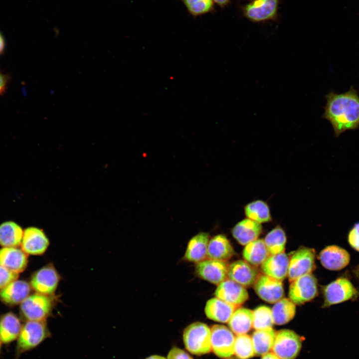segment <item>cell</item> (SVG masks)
I'll return each instance as SVG.
<instances>
[{
    "label": "cell",
    "instance_id": "obj_41",
    "mask_svg": "<svg viewBox=\"0 0 359 359\" xmlns=\"http://www.w3.org/2000/svg\"><path fill=\"white\" fill-rule=\"evenodd\" d=\"M261 359H280L273 353H268L262 356Z\"/></svg>",
    "mask_w": 359,
    "mask_h": 359
},
{
    "label": "cell",
    "instance_id": "obj_39",
    "mask_svg": "<svg viewBox=\"0 0 359 359\" xmlns=\"http://www.w3.org/2000/svg\"><path fill=\"white\" fill-rule=\"evenodd\" d=\"M8 81V76L0 72V95L5 92Z\"/></svg>",
    "mask_w": 359,
    "mask_h": 359
},
{
    "label": "cell",
    "instance_id": "obj_35",
    "mask_svg": "<svg viewBox=\"0 0 359 359\" xmlns=\"http://www.w3.org/2000/svg\"><path fill=\"white\" fill-rule=\"evenodd\" d=\"M188 11L193 16L201 15L211 11L212 0H182Z\"/></svg>",
    "mask_w": 359,
    "mask_h": 359
},
{
    "label": "cell",
    "instance_id": "obj_21",
    "mask_svg": "<svg viewBox=\"0 0 359 359\" xmlns=\"http://www.w3.org/2000/svg\"><path fill=\"white\" fill-rule=\"evenodd\" d=\"M30 292L28 283L15 280L0 290V299L4 303L14 305L21 303Z\"/></svg>",
    "mask_w": 359,
    "mask_h": 359
},
{
    "label": "cell",
    "instance_id": "obj_19",
    "mask_svg": "<svg viewBox=\"0 0 359 359\" xmlns=\"http://www.w3.org/2000/svg\"><path fill=\"white\" fill-rule=\"evenodd\" d=\"M27 256L25 252L16 247H3L0 249V265L19 273L27 266Z\"/></svg>",
    "mask_w": 359,
    "mask_h": 359
},
{
    "label": "cell",
    "instance_id": "obj_10",
    "mask_svg": "<svg viewBox=\"0 0 359 359\" xmlns=\"http://www.w3.org/2000/svg\"><path fill=\"white\" fill-rule=\"evenodd\" d=\"M278 5L279 0H253L243 7V12L251 21H265L275 18Z\"/></svg>",
    "mask_w": 359,
    "mask_h": 359
},
{
    "label": "cell",
    "instance_id": "obj_3",
    "mask_svg": "<svg viewBox=\"0 0 359 359\" xmlns=\"http://www.w3.org/2000/svg\"><path fill=\"white\" fill-rule=\"evenodd\" d=\"M183 340L186 349L193 355H204L211 350V331L204 323L195 322L188 325L184 330Z\"/></svg>",
    "mask_w": 359,
    "mask_h": 359
},
{
    "label": "cell",
    "instance_id": "obj_38",
    "mask_svg": "<svg viewBox=\"0 0 359 359\" xmlns=\"http://www.w3.org/2000/svg\"><path fill=\"white\" fill-rule=\"evenodd\" d=\"M167 359H193L184 351L177 347L173 348L169 353Z\"/></svg>",
    "mask_w": 359,
    "mask_h": 359
},
{
    "label": "cell",
    "instance_id": "obj_16",
    "mask_svg": "<svg viewBox=\"0 0 359 359\" xmlns=\"http://www.w3.org/2000/svg\"><path fill=\"white\" fill-rule=\"evenodd\" d=\"M49 240L43 231L35 227H29L23 231L21 243L22 250L26 254H42L47 249Z\"/></svg>",
    "mask_w": 359,
    "mask_h": 359
},
{
    "label": "cell",
    "instance_id": "obj_40",
    "mask_svg": "<svg viewBox=\"0 0 359 359\" xmlns=\"http://www.w3.org/2000/svg\"><path fill=\"white\" fill-rule=\"evenodd\" d=\"M6 46V42L5 38L0 31V55H1L4 51Z\"/></svg>",
    "mask_w": 359,
    "mask_h": 359
},
{
    "label": "cell",
    "instance_id": "obj_5",
    "mask_svg": "<svg viewBox=\"0 0 359 359\" xmlns=\"http://www.w3.org/2000/svg\"><path fill=\"white\" fill-rule=\"evenodd\" d=\"M53 305L51 297L37 293L28 296L21 303L20 308L27 321H45L50 315Z\"/></svg>",
    "mask_w": 359,
    "mask_h": 359
},
{
    "label": "cell",
    "instance_id": "obj_6",
    "mask_svg": "<svg viewBox=\"0 0 359 359\" xmlns=\"http://www.w3.org/2000/svg\"><path fill=\"white\" fill-rule=\"evenodd\" d=\"M301 347V338L292 330L284 329L276 333L271 350L280 359H295Z\"/></svg>",
    "mask_w": 359,
    "mask_h": 359
},
{
    "label": "cell",
    "instance_id": "obj_18",
    "mask_svg": "<svg viewBox=\"0 0 359 359\" xmlns=\"http://www.w3.org/2000/svg\"><path fill=\"white\" fill-rule=\"evenodd\" d=\"M289 259L284 252L269 255L261 264L265 275L282 281L288 275Z\"/></svg>",
    "mask_w": 359,
    "mask_h": 359
},
{
    "label": "cell",
    "instance_id": "obj_29",
    "mask_svg": "<svg viewBox=\"0 0 359 359\" xmlns=\"http://www.w3.org/2000/svg\"><path fill=\"white\" fill-rule=\"evenodd\" d=\"M275 336L276 332L272 328L254 332L251 339L255 355L263 356L268 353L272 349Z\"/></svg>",
    "mask_w": 359,
    "mask_h": 359
},
{
    "label": "cell",
    "instance_id": "obj_25",
    "mask_svg": "<svg viewBox=\"0 0 359 359\" xmlns=\"http://www.w3.org/2000/svg\"><path fill=\"white\" fill-rule=\"evenodd\" d=\"M234 254L233 248L224 235H216L209 240L207 254L209 259L225 261Z\"/></svg>",
    "mask_w": 359,
    "mask_h": 359
},
{
    "label": "cell",
    "instance_id": "obj_24",
    "mask_svg": "<svg viewBox=\"0 0 359 359\" xmlns=\"http://www.w3.org/2000/svg\"><path fill=\"white\" fill-rule=\"evenodd\" d=\"M22 325L19 318L11 312L0 318V342L8 344L17 339Z\"/></svg>",
    "mask_w": 359,
    "mask_h": 359
},
{
    "label": "cell",
    "instance_id": "obj_22",
    "mask_svg": "<svg viewBox=\"0 0 359 359\" xmlns=\"http://www.w3.org/2000/svg\"><path fill=\"white\" fill-rule=\"evenodd\" d=\"M236 308L237 306L235 305L215 297L207 301L204 311L206 317L209 319L223 323L229 321Z\"/></svg>",
    "mask_w": 359,
    "mask_h": 359
},
{
    "label": "cell",
    "instance_id": "obj_30",
    "mask_svg": "<svg viewBox=\"0 0 359 359\" xmlns=\"http://www.w3.org/2000/svg\"><path fill=\"white\" fill-rule=\"evenodd\" d=\"M271 313L274 324L278 325H284L294 317L296 306L290 299L282 298L274 305Z\"/></svg>",
    "mask_w": 359,
    "mask_h": 359
},
{
    "label": "cell",
    "instance_id": "obj_26",
    "mask_svg": "<svg viewBox=\"0 0 359 359\" xmlns=\"http://www.w3.org/2000/svg\"><path fill=\"white\" fill-rule=\"evenodd\" d=\"M253 321V311L240 308L234 311L228 323L230 330L237 336L248 332L252 327Z\"/></svg>",
    "mask_w": 359,
    "mask_h": 359
},
{
    "label": "cell",
    "instance_id": "obj_46",
    "mask_svg": "<svg viewBox=\"0 0 359 359\" xmlns=\"http://www.w3.org/2000/svg\"></svg>",
    "mask_w": 359,
    "mask_h": 359
},
{
    "label": "cell",
    "instance_id": "obj_9",
    "mask_svg": "<svg viewBox=\"0 0 359 359\" xmlns=\"http://www.w3.org/2000/svg\"><path fill=\"white\" fill-rule=\"evenodd\" d=\"M210 331L212 351L219 358H230L234 354L235 338L232 332L221 325H213Z\"/></svg>",
    "mask_w": 359,
    "mask_h": 359
},
{
    "label": "cell",
    "instance_id": "obj_12",
    "mask_svg": "<svg viewBox=\"0 0 359 359\" xmlns=\"http://www.w3.org/2000/svg\"><path fill=\"white\" fill-rule=\"evenodd\" d=\"M254 287L258 296L269 303H276L282 299L284 294L282 281L266 275L257 277Z\"/></svg>",
    "mask_w": 359,
    "mask_h": 359
},
{
    "label": "cell",
    "instance_id": "obj_23",
    "mask_svg": "<svg viewBox=\"0 0 359 359\" xmlns=\"http://www.w3.org/2000/svg\"><path fill=\"white\" fill-rule=\"evenodd\" d=\"M209 237L207 232H200L192 237L188 243L184 259L195 263L205 260L207 257Z\"/></svg>",
    "mask_w": 359,
    "mask_h": 359
},
{
    "label": "cell",
    "instance_id": "obj_34",
    "mask_svg": "<svg viewBox=\"0 0 359 359\" xmlns=\"http://www.w3.org/2000/svg\"><path fill=\"white\" fill-rule=\"evenodd\" d=\"M252 327L255 330H262L272 328L273 321L271 310L267 306H261L253 311Z\"/></svg>",
    "mask_w": 359,
    "mask_h": 359
},
{
    "label": "cell",
    "instance_id": "obj_28",
    "mask_svg": "<svg viewBox=\"0 0 359 359\" xmlns=\"http://www.w3.org/2000/svg\"><path fill=\"white\" fill-rule=\"evenodd\" d=\"M264 240L256 239L246 245L243 251V257L251 265L257 266L262 263L269 256Z\"/></svg>",
    "mask_w": 359,
    "mask_h": 359
},
{
    "label": "cell",
    "instance_id": "obj_7",
    "mask_svg": "<svg viewBox=\"0 0 359 359\" xmlns=\"http://www.w3.org/2000/svg\"><path fill=\"white\" fill-rule=\"evenodd\" d=\"M317 294V280L311 273L298 277L290 285L289 297L295 305H300L310 301Z\"/></svg>",
    "mask_w": 359,
    "mask_h": 359
},
{
    "label": "cell",
    "instance_id": "obj_8",
    "mask_svg": "<svg viewBox=\"0 0 359 359\" xmlns=\"http://www.w3.org/2000/svg\"><path fill=\"white\" fill-rule=\"evenodd\" d=\"M315 268V250L302 247L296 251L289 260L287 276L291 282L298 277L311 273Z\"/></svg>",
    "mask_w": 359,
    "mask_h": 359
},
{
    "label": "cell",
    "instance_id": "obj_2",
    "mask_svg": "<svg viewBox=\"0 0 359 359\" xmlns=\"http://www.w3.org/2000/svg\"><path fill=\"white\" fill-rule=\"evenodd\" d=\"M50 337L51 333L45 321H27L22 325L16 340V357L34 349Z\"/></svg>",
    "mask_w": 359,
    "mask_h": 359
},
{
    "label": "cell",
    "instance_id": "obj_14",
    "mask_svg": "<svg viewBox=\"0 0 359 359\" xmlns=\"http://www.w3.org/2000/svg\"><path fill=\"white\" fill-rule=\"evenodd\" d=\"M319 259L322 266L327 269L339 271L348 265L351 256L344 248L332 245L326 247L320 252Z\"/></svg>",
    "mask_w": 359,
    "mask_h": 359
},
{
    "label": "cell",
    "instance_id": "obj_20",
    "mask_svg": "<svg viewBox=\"0 0 359 359\" xmlns=\"http://www.w3.org/2000/svg\"><path fill=\"white\" fill-rule=\"evenodd\" d=\"M262 231L261 223L248 218L238 222L232 229L234 238L242 245L257 239Z\"/></svg>",
    "mask_w": 359,
    "mask_h": 359
},
{
    "label": "cell",
    "instance_id": "obj_11",
    "mask_svg": "<svg viewBox=\"0 0 359 359\" xmlns=\"http://www.w3.org/2000/svg\"><path fill=\"white\" fill-rule=\"evenodd\" d=\"M59 280V275L54 267L49 264L34 273L30 284L37 293L49 296L55 291Z\"/></svg>",
    "mask_w": 359,
    "mask_h": 359
},
{
    "label": "cell",
    "instance_id": "obj_42",
    "mask_svg": "<svg viewBox=\"0 0 359 359\" xmlns=\"http://www.w3.org/2000/svg\"><path fill=\"white\" fill-rule=\"evenodd\" d=\"M214 2H215L217 5L221 7H224L227 5L229 2L230 0H212Z\"/></svg>",
    "mask_w": 359,
    "mask_h": 359
},
{
    "label": "cell",
    "instance_id": "obj_45",
    "mask_svg": "<svg viewBox=\"0 0 359 359\" xmlns=\"http://www.w3.org/2000/svg\"><path fill=\"white\" fill-rule=\"evenodd\" d=\"M1 344H2L0 342V353L1 345Z\"/></svg>",
    "mask_w": 359,
    "mask_h": 359
},
{
    "label": "cell",
    "instance_id": "obj_32",
    "mask_svg": "<svg viewBox=\"0 0 359 359\" xmlns=\"http://www.w3.org/2000/svg\"><path fill=\"white\" fill-rule=\"evenodd\" d=\"M286 240V234L280 226L271 230L264 240L266 247L271 255L284 252Z\"/></svg>",
    "mask_w": 359,
    "mask_h": 359
},
{
    "label": "cell",
    "instance_id": "obj_43",
    "mask_svg": "<svg viewBox=\"0 0 359 359\" xmlns=\"http://www.w3.org/2000/svg\"><path fill=\"white\" fill-rule=\"evenodd\" d=\"M146 359H166L164 357L158 356V355H154L151 356L150 357H149L147 358Z\"/></svg>",
    "mask_w": 359,
    "mask_h": 359
},
{
    "label": "cell",
    "instance_id": "obj_13",
    "mask_svg": "<svg viewBox=\"0 0 359 359\" xmlns=\"http://www.w3.org/2000/svg\"><path fill=\"white\" fill-rule=\"evenodd\" d=\"M228 267L224 261L205 259L197 263L196 272L201 279L218 285L226 279Z\"/></svg>",
    "mask_w": 359,
    "mask_h": 359
},
{
    "label": "cell",
    "instance_id": "obj_15",
    "mask_svg": "<svg viewBox=\"0 0 359 359\" xmlns=\"http://www.w3.org/2000/svg\"><path fill=\"white\" fill-rule=\"evenodd\" d=\"M216 297L237 307L248 299L246 288L240 284L230 279H225L215 291Z\"/></svg>",
    "mask_w": 359,
    "mask_h": 359
},
{
    "label": "cell",
    "instance_id": "obj_33",
    "mask_svg": "<svg viewBox=\"0 0 359 359\" xmlns=\"http://www.w3.org/2000/svg\"><path fill=\"white\" fill-rule=\"evenodd\" d=\"M234 354L239 359H249L255 355L250 336L243 334L236 336L235 339Z\"/></svg>",
    "mask_w": 359,
    "mask_h": 359
},
{
    "label": "cell",
    "instance_id": "obj_44",
    "mask_svg": "<svg viewBox=\"0 0 359 359\" xmlns=\"http://www.w3.org/2000/svg\"><path fill=\"white\" fill-rule=\"evenodd\" d=\"M356 274L358 278L359 279V267L356 270Z\"/></svg>",
    "mask_w": 359,
    "mask_h": 359
},
{
    "label": "cell",
    "instance_id": "obj_4",
    "mask_svg": "<svg viewBox=\"0 0 359 359\" xmlns=\"http://www.w3.org/2000/svg\"><path fill=\"white\" fill-rule=\"evenodd\" d=\"M324 299L323 308L339 304L350 300H355L359 297V291L351 280L341 276L323 288Z\"/></svg>",
    "mask_w": 359,
    "mask_h": 359
},
{
    "label": "cell",
    "instance_id": "obj_31",
    "mask_svg": "<svg viewBox=\"0 0 359 359\" xmlns=\"http://www.w3.org/2000/svg\"><path fill=\"white\" fill-rule=\"evenodd\" d=\"M247 218L259 223L270 222L272 220L268 204L262 200L252 201L244 206Z\"/></svg>",
    "mask_w": 359,
    "mask_h": 359
},
{
    "label": "cell",
    "instance_id": "obj_37",
    "mask_svg": "<svg viewBox=\"0 0 359 359\" xmlns=\"http://www.w3.org/2000/svg\"><path fill=\"white\" fill-rule=\"evenodd\" d=\"M347 240L350 246L359 252V221L355 223L349 230Z\"/></svg>",
    "mask_w": 359,
    "mask_h": 359
},
{
    "label": "cell",
    "instance_id": "obj_36",
    "mask_svg": "<svg viewBox=\"0 0 359 359\" xmlns=\"http://www.w3.org/2000/svg\"><path fill=\"white\" fill-rule=\"evenodd\" d=\"M18 273L11 271L0 265V290L11 282L16 280Z\"/></svg>",
    "mask_w": 359,
    "mask_h": 359
},
{
    "label": "cell",
    "instance_id": "obj_27",
    "mask_svg": "<svg viewBox=\"0 0 359 359\" xmlns=\"http://www.w3.org/2000/svg\"><path fill=\"white\" fill-rule=\"evenodd\" d=\"M23 231L14 222L8 221L0 225V245L4 247H16L21 244Z\"/></svg>",
    "mask_w": 359,
    "mask_h": 359
},
{
    "label": "cell",
    "instance_id": "obj_1",
    "mask_svg": "<svg viewBox=\"0 0 359 359\" xmlns=\"http://www.w3.org/2000/svg\"><path fill=\"white\" fill-rule=\"evenodd\" d=\"M326 99L322 117L330 122L336 137L347 130L359 127V96L353 86L343 93L331 91Z\"/></svg>",
    "mask_w": 359,
    "mask_h": 359
},
{
    "label": "cell",
    "instance_id": "obj_17",
    "mask_svg": "<svg viewBox=\"0 0 359 359\" xmlns=\"http://www.w3.org/2000/svg\"><path fill=\"white\" fill-rule=\"evenodd\" d=\"M227 275L229 279L244 287H248L255 283L258 277V273L247 262L237 260L228 267Z\"/></svg>",
    "mask_w": 359,
    "mask_h": 359
}]
</instances>
